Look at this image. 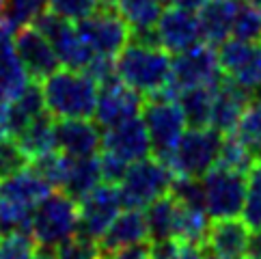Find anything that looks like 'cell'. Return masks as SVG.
Wrapping results in <instances>:
<instances>
[{"label":"cell","instance_id":"cell-18","mask_svg":"<svg viewBox=\"0 0 261 259\" xmlns=\"http://www.w3.org/2000/svg\"><path fill=\"white\" fill-rule=\"evenodd\" d=\"M250 227L242 218H218L210 225L203 248L214 259H246Z\"/></svg>","mask_w":261,"mask_h":259},{"label":"cell","instance_id":"cell-8","mask_svg":"<svg viewBox=\"0 0 261 259\" xmlns=\"http://www.w3.org/2000/svg\"><path fill=\"white\" fill-rule=\"evenodd\" d=\"M141 115L151 141V153H155V158L166 160L186 132V119L179 104L171 97L155 93L145 99Z\"/></svg>","mask_w":261,"mask_h":259},{"label":"cell","instance_id":"cell-23","mask_svg":"<svg viewBox=\"0 0 261 259\" xmlns=\"http://www.w3.org/2000/svg\"><path fill=\"white\" fill-rule=\"evenodd\" d=\"M101 182V169H99V158L97 156H85V158H69L67 175L59 190H63L67 197L73 201H80L87 192Z\"/></svg>","mask_w":261,"mask_h":259},{"label":"cell","instance_id":"cell-36","mask_svg":"<svg viewBox=\"0 0 261 259\" xmlns=\"http://www.w3.org/2000/svg\"><path fill=\"white\" fill-rule=\"evenodd\" d=\"M231 37L242 41H261V15L244 0H240L236 17H233Z\"/></svg>","mask_w":261,"mask_h":259},{"label":"cell","instance_id":"cell-31","mask_svg":"<svg viewBox=\"0 0 261 259\" xmlns=\"http://www.w3.org/2000/svg\"><path fill=\"white\" fill-rule=\"evenodd\" d=\"M48 0H3V20L13 31L31 26L37 15L45 11Z\"/></svg>","mask_w":261,"mask_h":259},{"label":"cell","instance_id":"cell-46","mask_svg":"<svg viewBox=\"0 0 261 259\" xmlns=\"http://www.w3.org/2000/svg\"><path fill=\"white\" fill-rule=\"evenodd\" d=\"M205 3H207V0H173L175 7H181L186 11H192V13H197Z\"/></svg>","mask_w":261,"mask_h":259},{"label":"cell","instance_id":"cell-30","mask_svg":"<svg viewBox=\"0 0 261 259\" xmlns=\"http://www.w3.org/2000/svg\"><path fill=\"white\" fill-rule=\"evenodd\" d=\"M233 134L248 147L255 162H259L261 160V99L250 101L244 117L240 119L238 127L233 130Z\"/></svg>","mask_w":261,"mask_h":259},{"label":"cell","instance_id":"cell-3","mask_svg":"<svg viewBox=\"0 0 261 259\" xmlns=\"http://www.w3.org/2000/svg\"><path fill=\"white\" fill-rule=\"evenodd\" d=\"M78 234V203L54 188L33 210L31 238L37 248L54 251L61 242Z\"/></svg>","mask_w":261,"mask_h":259},{"label":"cell","instance_id":"cell-26","mask_svg":"<svg viewBox=\"0 0 261 259\" xmlns=\"http://www.w3.org/2000/svg\"><path fill=\"white\" fill-rule=\"evenodd\" d=\"M212 99H214V89L212 87L181 89L179 93H177L175 101L181 108L186 125L188 127H210Z\"/></svg>","mask_w":261,"mask_h":259},{"label":"cell","instance_id":"cell-13","mask_svg":"<svg viewBox=\"0 0 261 259\" xmlns=\"http://www.w3.org/2000/svg\"><path fill=\"white\" fill-rule=\"evenodd\" d=\"M13 50L17 59L24 65L29 78L41 82L61 67V61L54 52L52 43L35 29V26H24L13 35Z\"/></svg>","mask_w":261,"mask_h":259},{"label":"cell","instance_id":"cell-10","mask_svg":"<svg viewBox=\"0 0 261 259\" xmlns=\"http://www.w3.org/2000/svg\"><path fill=\"white\" fill-rule=\"evenodd\" d=\"M121 208L123 203H121L119 186L99 182L78 201V234L91 240H99L121 212Z\"/></svg>","mask_w":261,"mask_h":259},{"label":"cell","instance_id":"cell-48","mask_svg":"<svg viewBox=\"0 0 261 259\" xmlns=\"http://www.w3.org/2000/svg\"><path fill=\"white\" fill-rule=\"evenodd\" d=\"M33 259H54V251H48V248H37V253Z\"/></svg>","mask_w":261,"mask_h":259},{"label":"cell","instance_id":"cell-11","mask_svg":"<svg viewBox=\"0 0 261 259\" xmlns=\"http://www.w3.org/2000/svg\"><path fill=\"white\" fill-rule=\"evenodd\" d=\"M218 65L222 73L244 91L261 87V41H242L229 37L218 45Z\"/></svg>","mask_w":261,"mask_h":259},{"label":"cell","instance_id":"cell-16","mask_svg":"<svg viewBox=\"0 0 261 259\" xmlns=\"http://www.w3.org/2000/svg\"><path fill=\"white\" fill-rule=\"evenodd\" d=\"M155 31H158V37H160V45L166 52H173V54L188 50L201 41L197 13L186 11V9L175 5L164 7L160 20L155 24Z\"/></svg>","mask_w":261,"mask_h":259},{"label":"cell","instance_id":"cell-42","mask_svg":"<svg viewBox=\"0 0 261 259\" xmlns=\"http://www.w3.org/2000/svg\"><path fill=\"white\" fill-rule=\"evenodd\" d=\"M129 162L121 160L119 156L110 153V151H101L99 153V169H101V182H108V184H115L119 186L123 175L127 171Z\"/></svg>","mask_w":261,"mask_h":259},{"label":"cell","instance_id":"cell-39","mask_svg":"<svg viewBox=\"0 0 261 259\" xmlns=\"http://www.w3.org/2000/svg\"><path fill=\"white\" fill-rule=\"evenodd\" d=\"M171 194L177 203L181 205H192V208H205V197H203V182L201 177H179L175 175Z\"/></svg>","mask_w":261,"mask_h":259},{"label":"cell","instance_id":"cell-27","mask_svg":"<svg viewBox=\"0 0 261 259\" xmlns=\"http://www.w3.org/2000/svg\"><path fill=\"white\" fill-rule=\"evenodd\" d=\"M31 82L24 65L17 59L13 45L0 48V101L9 104L26 89Z\"/></svg>","mask_w":261,"mask_h":259},{"label":"cell","instance_id":"cell-40","mask_svg":"<svg viewBox=\"0 0 261 259\" xmlns=\"http://www.w3.org/2000/svg\"><path fill=\"white\" fill-rule=\"evenodd\" d=\"M37 244L31 234H9L0 242V259H33Z\"/></svg>","mask_w":261,"mask_h":259},{"label":"cell","instance_id":"cell-17","mask_svg":"<svg viewBox=\"0 0 261 259\" xmlns=\"http://www.w3.org/2000/svg\"><path fill=\"white\" fill-rule=\"evenodd\" d=\"M248 104H250L248 91H244L231 78L225 76L218 82V87L214 89L210 127L218 130L220 134H231L238 127L240 119L244 117Z\"/></svg>","mask_w":261,"mask_h":259},{"label":"cell","instance_id":"cell-6","mask_svg":"<svg viewBox=\"0 0 261 259\" xmlns=\"http://www.w3.org/2000/svg\"><path fill=\"white\" fill-rule=\"evenodd\" d=\"M222 138L214 127H188L164 162L179 177H203L218 162Z\"/></svg>","mask_w":261,"mask_h":259},{"label":"cell","instance_id":"cell-37","mask_svg":"<svg viewBox=\"0 0 261 259\" xmlns=\"http://www.w3.org/2000/svg\"><path fill=\"white\" fill-rule=\"evenodd\" d=\"M54 259H101V251L97 240L76 234L54 248Z\"/></svg>","mask_w":261,"mask_h":259},{"label":"cell","instance_id":"cell-25","mask_svg":"<svg viewBox=\"0 0 261 259\" xmlns=\"http://www.w3.org/2000/svg\"><path fill=\"white\" fill-rule=\"evenodd\" d=\"M147 223V240H166L175 238V223H177V201L169 192L164 197L155 199L153 203L143 210Z\"/></svg>","mask_w":261,"mask_h":259},{"label":"cell","instance_id":"cell-7","mask_svg":"<svg viewBox=\"0 0 261 259\" xmlns=\"http://www.w3.org/2000/svg\"><path fill=\"white\" fill-rule=\"evenodd\" d=\"M205 210L212 220L218 218H238L244 208L248 173H240L227 166H212L201 177Z\"/></svg>","mask_w":261,"mask_h":259},{"label":"cell","instance_id":"cell-53","mask_svg":"<svg viewBox=\"0 0 261 259\" xmlns=\"http://www.w3.org/2000/svg\"><path fill=\"white\" fill-rule=\"evenodd\" d=\"M101 259H104V257H101Z\"/></svg>","mask_w":261,"mask_h":259},{"label":"cell","instance_id":"cell-20","mask_svg":"<svg viewBox=\"0 0 261 259\" xmlns=\"http://www.w3.org/2000/svg\"><path fill=\"white\" fill-rule=\"evenodd\" d=\"M238 7L240 0H207L197 11L201 41L214 45V48L227 41L231 37V26Z\"/></svg>","mask_w":261,"mask_h":259},{"label":"cell","instance_id":"cell-1","mask_svg":"<svg viewBox=\"0 0 261 259\" xmlns=\"http://www.w3.org/2000/svg\"><path fill=\"white\" fill-rule=\"evenodd\" d=\"M45 110L54 119H91L97 106L99 87L85 71L59 67L41 80Z\"/></svg>","mask_w":261,"mask_h":259},{"label":"cell","instance_id":"cell-35","mask_svg":"<svg viewBox=\"0 0 261 259\" xmlns=\"http://www.w3.org/2000/svg\"><path fill=\"white\" fill-rule=\"evenodd\" d=\"M240 216L250 229L261 227V160L255 162L253 169L248 171L246 199H244V208H242Z\"/></svg>","mask_w":261,"mask_h":259},{"label":"cell","instance_id":"cell-38","mask_svg":"<svg viewBox=\"0 0 261 259\" xmlns=\"http://www.w3.org/2000/svg\"><path fill=\"white\" fill-rule=\"evenodd\" d=\"M29 164H31V158L26 156L22 147L17 145L13 136L0 141V182L5 177H11V175L20 173Z\"/></svg>","mask_w":261,"mask_h":259},{"label":"cell","instance_id":"cell-12","mask_svg":"<svg viewBox=\"0 0 261 259\" xmlns=\"http://www.w3.org/2000/svg\"><path fill=\"white\" fill-rule=\"evenodd\" d=\"M143 104H145L143 93H138L132 87H127L121 78H117L113 82H108V85L99 87L93 121L101 130L119 125L127 121V119L141 115Z\"/></svg>","mask_w":261,"mask_h":259},{"label":"cell","instance_id":"cell-32","mask_svg":"<svg viewBox=\"0 0 261 259\" xmlns=\"http://www.w3.org/2000/svg\"><path fill=\"white\" fill-rule=\"evenodd\" d=\"M67 166H69V156H65L59 149H52V151H45L41 156H35V158L31 160V169L35 173H39L41 177L57 190L63 186L65 175H67Z\"/></svg>","mask_w":261,"mask_h":259},{"label":"cell","instance_id":"cell-52","mask_svg":"<svg viewBox=\"0 0 261 259\" xmlns=\"http://www.w3.org/2000/svg\"><path fill=\"white\" fill-rule=\"evenodd\" d=\"M207 259H214V257H207Z\"/></svg>","mask_w":261,"mask_h":259},{"label":"cell","instance_id":"cell-14","mask_svg":"<svg viewBox=\"0 0 261 259\" xmlns=\"http://www.w3.org/2000/svg\"><path fill=\"white\" fill-rule=\"evenodd\" d=\"M101 151H110L125 162H136L151 156V141H149L145 121L141 117H132L127 121L106 127L101 132Z\"/></svg>","mask_w":261,"mask_h":259},{"label":"cell","instance_id":"cell-49","mask_svg":"<svg viewBox=\"0 0 261 259\" xmlns=\"http://www.w3.org/2000/svg\"><path fill=\"white\" fill-rule=\"evenodd\" d=\"M244 3H248L250 7H253L255 9V11L261 15V0H244Z\"/></svg>","mask_w":261,"mask_h":259},{"label":"cell","instance_id":"cell-4","mask_svg":"<svg viewBox=\"0 0 261 259\" xmlns=\"http://www.w3.org/2000/svg\"><path fill=\"white\" fill-rule=\"evenodd\" d=\"M225 78L220 65H218V54L214 45L199 41L188 50H181L173 54L171 59V80L160 95L164 97H177L181 89L190 87H212L216 89L218 82Z\"/></svg>","mask_w":261,"mask_h":259},{"label":"cell","instance_id":"cell-43","mask_svg":"<svg viewBox=\"0 0 261 259\" xmlns=\"http://www.w3.org/2000/svg\"><path fill=\"white\" fill-rule=\"evenodd\" d=\"M104 259H149V240L123 246V248H117L115 253L106 255Z\"/></svg>","mask_w":261,"mask_h":259},{"label":"cell","instance_id":"cell-33","mask_svg":"<svg viewBox=\"0 0 261 259\" xmlns=\"http://www.w3.org/2000/svg\"><path fill=\"white\" fill-rule=\"evenodd\" d=\"M33 208L0 197V234H31Z\"/></svg>","mask_w":261,"mask_h":259},{"label":"cell","instance_id":"cell-28","mask_svg":"<svg viewBox=\"0 0 261 259\" xmlns=\"http://www.w3.org/2000/svg\"><path fill=\"white\" fill-rule=\"evenodd\" d=\"M210 214L205 208H192L177 203V223H175V238L181 242L203 244L210 231Z\"/></svg>","mask_w":261,"mask_h":259},{"label":"cell","instance_id":"cell-19","mask_svg":"<svg viewBox=\"0 0 261 259\" xmlns=\"http://www.w3.org/2000/svg\"><path fill=\"white\" fill-rule=\"evenodd\" d=\"M147 240V223H145V212L125 208L115 216L110 227L104 231V236L97 240L101 257L115 253L117 248H123L136 242H145Z\"/></svg>","mask_w":261,"mask_h":259},{"label":"cell","instance_id":"cell-5","mask_svg":"<svg viewBox=\"0 0 261 259\" xmlns=\"http://www.w3.org/2000/svg\"><path fill=\"white\" fill-rule=\"evenodd\" d=\"M175 173L160 158H143L127 166L123 179L119 184V194L123 208L145 210L149 203L171 192Z\"/></svg>","mask_w":261,"mask_h":259},{"label":"cell","instance_id":"cell-45","mask_svg":"<svg viewBox=\"0 0 261 259\" xmlns=\"http://www.w3.org/2000/svg\"><path fill=\"white\" fill-rule=\"evenodd\" d=\"M246 259H261V227L253 229V231L248 234Z\"/></svg>","mask_w":261,"mask_h":259},{"label":"cell","instance_id":"cell-2","mask_svg":"<svg viewBox=\"0 0 261 259\" xmlns=\"http://www.w3.org/2000/svg\"><path fill=\"white\" fill-rule=\"evenodd\" d=\"M117 76L143 95H155L171 80V57L160 45L127 41L117 54Z\"/></svg>","mask_w":261,"mask_h":259},{"label":"cell","instance_id":"cell-15","mask_svg":"<svg viewBox=\"0 0 261 259\" xmlns=\"http://www.w3.org/2000/svg\"><path fill=\"white\" fill-rule=\"evenodd\" d=\"M54 143L69 158L97 156L101 151V127L91 119H54Z\"/></svg>","mask_w":261,"mask_h":259},{"label":"cell","instance_id":"cell-24","mask_svg":"<svg viewBox=\"0 0 261 259\" xmlns=\"http://www.w3.org/2000/svg\"><path fill=\"white\" fill-rule=\"evenodd\" d=\"M17 145L26 151V156L33 160L35 156H41L45 151L57 149V143H54V117L43 110L41 115H37L33 121L26 125L20 134L13 136Z\"/></svg>","mask_w":261,"mask_h":259},{"label":"cell","instance_id":"cell-47","mask_svg":"<svg viewBox=\"0 0 261 259\" xmlns=\"http://www.w3.org/2000/svg\"><path fill=\"white\" fill-rule=\"evenodd\" d=\"M9 136L11 134H9V121H7V104L0 101V141H5Z\"/></svg>","mask_w":261,"mask_h":259},{"label":"cell","instance_id":"cell-9","mask_svg":"<svg viewBox=\"0 0 261 259\" xmlns=\"http://www.w3.org/2000/svg\"><path fill=\"white\" fill-rule=\"evenodd\" d=\"M80 37L95 54L115 57L129 41V26L117 11V7H99L85 20L76 22Z\"/></svg>","mask_w":261,"mask_h":259},{"label":"cell","instance_id":"cell-21","mask_svg":"<svg viewBox=\"0 0 261 259\" xmlns=\"http://www.w3.org/2000/svg\"><path fill=\"white\" fill-rule=\"evenodd\" d=\"M54 188L45 182L39 173H35L31 169V164L22 169L20 173L11 175V177H5L0 182V197L5 199H11L20 205L26 208H33L39 203L43 197H48Z\"/></svg>","mask_w":261,"mask_h":259},{"label":"cell","instance_id":"cell-29","mask_svg":"<svg viewBox=\"0 0 261 259\" xmlns=\"http://www.w3.org/2000/svg\"><path fill=\"white\" fill-rule=\"evenodd\" d=\"M115 7L129 29L155 26L164 11V5L160 0H115Z\"/></svg>","mask_w":261,"mask_h":259},{"label":"cell","instance_id":"cell-50","mask_svg":"<svg viewBox=\"0 0 261 259\" xmlns=\"http://www.w3.org/2000/svg\"><path fill=\"white\" fill-rule=\"evenodd\" d=\"M0 20H3V0H0Z\"/></svg>","mask_w":261,"mask_h":259},{"label":"cell","instance_id":"cell-44","mask_svg":"<svg viewBox=\"0 0 261 259\" xmlns=\"http://www.w3.org/2000/svg\"><path fill=\"white\" fill-rule=\"evenodd\" d=\"M171 259H207L203 244H194V242H181L177 244V251L173 253Z\"/></svg>","mask_w":261,"mask_h":259},{"label":"cell","instance_id":"cell-34","mask_svg":"<svg viewBox=\"0 0 261 259\" xmlns=\"http://www.w3.org/2000/svg\"><path fill=\"white\" fill-rule=\"evenodd\" d=\"M216 164L227 166V169H233V171H240V173H248L253 169L255 158H253V153L248 151V147L231 132V134H225V138H222Z\"/></svg>","mask_w":261,"mask_h":259},{"label":"cell","instance_id":"cell-41","mask_svg":"<svg viewBox=\"0 0 261 259\" xmlns=\"http://www.w3.org/2000/svg\"><path fill=\"white\" fill-rule=\"evenodd\" d=\"M54 13H59L67 22H80L101 7V0H48Z\"/></svg>","mask_w":261,"mask_h":259},{"label":"cell","instance_id":"cell-22","mask_svg":"<svg viewBox=\"0 0 261 259\" xmlns=\"http://www.w3.org/2000/svg\"><path fill=\"white\" fill-rule=\"evenodd\" d=\"M43 110H45V101H43L41 85H39V82H35V80H31L22 93L7 104L9 134H11V136L20 134L37 115L43 113Z\"/></svg>","mask_w":261,"mask_h":259},{"label":"cell","instance_id":"cell-51","mask_svg":"<svg viewBox=\"0 0 261 259\" xmlns=\"http://www.w3.org/2000/svg\"><path fill=\"white\" fill-rule=\"evenodd\" d=\"M0 242H3V234H0Z\"/></svg>","mask_w":261,"mask_h":259}]
</instances>
